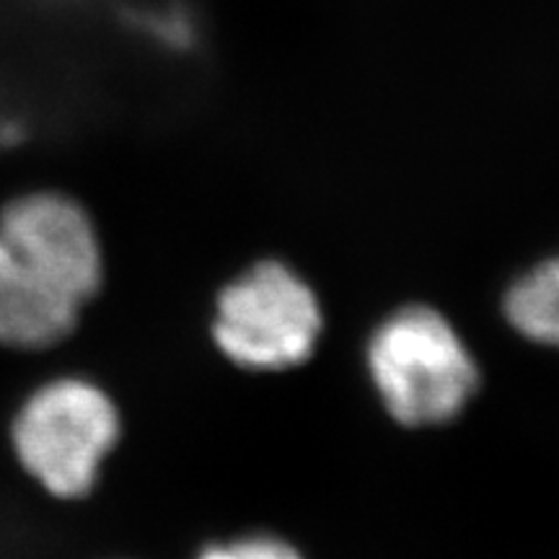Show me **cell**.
<instances>
[{
  "instance_id": "cell-4",
  "label": "cell",
  "mask_w": 559,
  "mask_h": 559,
  "mask_svg": "<svg viewBox=\"0 0 559 559\" xmlns=\"http://www.w3.org/2000/svg\"><path fill=\"white\" fill-rule=\"evenodd\" d=\"M0 239L81 311L102 293L107 262L99 228L70 194L37 190L5 202Z\"/></svg>"
},
{
  "instance_id": "cell-6",
  "label": "cell",
  "mask_w": 559,
  "mask_h": 559,
  "mask_svg": "<svg viewBox=\"0 0 559 559\" xmlns=\"http://www.w3.org/2000/svg\"><path fill=\"white\" fill-rule=\"evenodd\" d=\"M502 311L521 337L559 349V257L515 280L502 298Z\"/></svg>"
},
{
  "instance_id": "cell-3",
  "label": "cell",
  "mask_w": 559,
  "mask_h": 559,
  "mask_svg": "<svg viewBox=\"0 0 559 559\" xmlns=\"http://www.w3.org/2000/svg\"><path fill=\"white\" fill-rule=\"evenodd\" d=\"M321 306L311 285L288 264L264 260L230 280L215 298L213 342L247 370H288L311 358Z\"/></svg>"
},
{
  "instance_id": "cell-5",
  "label": "cell",
  "mask_w": 559,
  "mask_h": 559,
  "mask_svg": "<svg viewBox=\"0 0 559 559\" xmlns=\"http://www.w3.org/2000/svg\"><path fill=\"white\" fill-rule=\"evenodd\" d=\"M81 313L0 239V347L16 353L58 347L79 330Z\"/></svg>"
},
{
  "instance_id": "cell-1",
  "label": "cell",
  "mask_w": 559,
  "mask_h": 559,
  "mask_svg": "<svg viewBox=\"0 0 559 559\" xmlns=\"http://www.w3.org/2000/svg\"><path fill=\"white\" fill-rule=\"evenodd\" d=\"M120 438L115 396L86 376L39 383L13 412L9 430L21 472L55 500H86Z\"/></svg>"
},
{
  "instance_id": "cell-2",
  "label": "cell",
  "mask_w": 559,
  "mask_h": 559,
  "mask_svg": "<svg viewBox=\"0 0 559 559\" xmlns=\"http://www.w3.org/2000/svg\"><path fill=\"white\" fill-rule=\"evenodd\" d=\"M368 370L383 407L407 428L459 417L479 389V368L451 321L430 306H404L368 342Z\"/></svg>"
},
{
  "instance_id": "cell-7",
  "label": "cell",
  "mask_w": 559,
  "mask_h": 559,
  "mask_svg": "<svg viewBox=\"0 0 559 559\" xmlns=\"http://www.w3.org/2000/svg\"><path fill=\"white\" fill-rule=\"evenodd\" d=\"M198 559H304L293 544L277 536H241V539L210 544Z\"/></svg>"
}]
</instances>
